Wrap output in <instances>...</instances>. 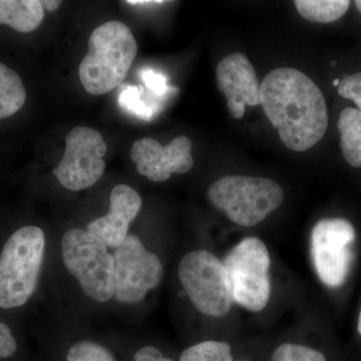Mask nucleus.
<instances>
[{"label":"nucleus","instance_id":"nucleus-1","mask_svg":"<svg viewBox=\"0 0 361 361\" xmlns=\"http://www.w3.org/2000/svg\"><path fill=\"white\" fill-rule=\"evenodd\" d=\"M260 101L280 140L291 151H307L326 133L329 111L322 90L296 68L270 71L260 85Z\"/></svg>","mask_w":361,"mask_h":361},{"label":"nucleus","instance_id":"nucleus-2","mask_svg":"<svg viewBox=\"0 0 361 361\" xmlns=\"http://www.w3.org/2000/svg\"><path fill=\"white\" fill-rule=\"evenodd\" d=\"M137 45L129 26L111 20L90 35L87 52L78 68L85 90L92 96L108 94L123 84L137 56Z\"/></svg>","mask_w":361,"mask_h":361},{"label":"nucleus","instance_id":"nucleus-3","mask_svg":"<svg viewBox=\"0 0 361 361\" xmlns=\"http://www.w3.org/2000/svg\"><path fill=\"white\" fill-rule=\"evenodd\" d=\"M44 233L25 226L13 233L0 254V308L25 305L37 289L44 261Z\"/></svg>","mask_w":361,"mask_h":361},{"label":"nucleus","instance_id":"nucleus-4","mask_svg":"<svg viewBox=\"0 0 361 361\" xmlns=\"http://www.w3.org/2000/svg\"><path fill=\"white\" fill-rule=\"evenodd\" d=\"M209 201L235 224L253 227L277 210L283 189L275 180L247 176H225L208 189Z\"/></svg>","mask_w":361,"mask_h":361},{"label":"nucleus","instance_id":"nucleus-5","mask_svg":"<svg viewBox=\"0 0 361 361\" xmlns=\"http://www.w3.org/2000/svg\"><path fill=\"white\" fill-rule=\"evenodd\" d=\"M61 255L85 295L99 302L114 297V257L101 239L87 230H68L61 240Z\"/></svg>","mask_w":361,"mask_h":361},{"label":"nucleus","instance_id":"nucleus-6","mask_svg":"<svg viewBox=\"0 0 361 361\" xmlns=\"http://www.w3.org/2000/svg\"><path fill=\"white\" fill-rule=\"evenodd\" d=\"M233 301L252 312H260L271 295V259L262 240L247 237L223 261Z\"/></svg>","mask_w":361,"mask_h":361},{"label":"nucleus","instance_id":"nucleus-7","mask_svg":"<svg viewBox=\"0 0 361 361\" xmlns=\"http://www.w3.org/2000/svg\"><path fill=\"white\" fill-rule=\"evenodd\" d=\"M178 275L183 288L199 312L222 317L231 310L229 281L223 261L212 252H190L180 260Z\"/></svg>","mask_w":361,"mask_h":361},{"label":"nucleus","instance_id":"nucleus-8","mask_svg":"<svg viewBox=\"0 0 361 361\" xmlns=\"http://www.w3.org/2000/svg\"><path fill=\"white\" fill-rule=\"evenodd\" d=\"M114 257L115 297L118 302L135 304L160 285L164 268L156 254L147 250L139 237L128 235Z\"/></svg>","mask_w":361,"mask_h":361},{"label":"nucleus","instance_id":"nucleus-9","mask_svg":"<svg viewBox=\"0 0 361 361\" xmlns=\"http://www.w3.org/2000/svg\"><path fill=\"white\" fill-rule=\"evenodd\" d=\"M355 227L348 220L330 218L319 221L311 232L310 251L320 281L330 288L345 282L353 259Z\"/></svg>","mask_w":361,"mask_h":361},{"label":"nucleus","instance_id":"nucleus-10","mask_svg":"<svg viewBox=\"0 0 361 361\" xmlns=\"http://www.w3.org/2000/svg\"><path fill=\"white\" fill-rule=\"evenodd\" d=\"M103 135L87 127H75L66 139V149L54 175L66 189L80 191L96 184L106 170Z\"/></svg>","mask_w":361,"mask_h":361},{"label":"nucleus","instance_id":"nucleus-11","mask_svg":"<svg viewBox=\"0 0 361 361\" xmlns=\"http://www.w3.org/2000/svg\"><path fill=\"white\" fill-rule=\"evenodd\" d=\"M130 156L137 172L153 182H165L172 174H184L194 165L191 140L185 135L176 137L166 147L151 137L137 140Z\"/></svg>","mask_w":361,"mask_h":361},{"label":"nucleus","instance_id":"nucleus-12","mask_svg":"<svg viewBox=\"0 0 361 361\" xmlns=\"http://www.w3.org/2000/svg\"><path fill=\"white\" fill-rule=\"evenodd\" d=\"M217 87L227 97L228 110L233 118H242L246 106H258L260 84L255 68L245 54H230L216 68Z\"/></svg>","mask_w":361,"mask_h":361},{"label":"nucleus","instance_id":"nucleus-13","mask_svg":"<svg viewBox=\"0 0 361 361\" xmlns=\"http://www.w3.org/2000/svg\"><path fill=\"white\" fill-rule=\"evenodd\" d=\"M110 211L104 217L92 221L87 231L102 240L106 246L118 248L127 238L130 224L142 208V198L127 185H118L111 193Z\"/></svg>","mask_w":361,"mask_h":361},{"label":"nucleus","instance_id":"nucleus-14","mask_svg":"<svg viewBox=\"0 0 361 361\" xmlns=\"http://www.w3.org/2000/svg\"><path fill=\"white\" fill-rule=\"evenodd\" d=\"M44 18L39 0H0V25L11 26L18 32L37 30Z\"/></svg>","mask_w":361,"mask_h":361},{"label":"nucleus","instance_id":"nucleus-15","mask_svg":"<svg viewBox=\"0 0 361 361\" xmlns=\"http://www.w3.org/2000/svg\"><path fill=\"white\" fill-rule=\"evenodd\" d=\"M341 133V147L344 159L355 168L361 167V111L344 109L337 123Z\"/></svg>","mask_w":361,"mask_h":361},{"label":"nucleus","instance_id":"nucleus-16","mask_svg":"<svg viewBox=\"0 0 361 361\" xmlns=\"http://www.w3.org/2000/svg\"><path fill=\"white\" fill-rule=\"evenodd\" d=\"M25 99L26 90L20 75L0 63V120L16 115Z\"/></svg>","mask_w":361,"mask_h":361},{"label":"nucleus","instance_id":"nucleus-17","mask_svg":"<svg viewBox=\"0 0 361 361\" xmlns=\"http://www.w3.org/2000/svg\"><path fill=\"white\" fill-rule=\"evenodd\" d=\"M160 99L134 85H125L118 94V104L123 110L142 120L149 121L160 110Z\"/></svg>","mask_w":361,"mask_h":361},{"label":"nucleus","instance_id":"nucleus-18","mask_svg":"<svg viewBox=\"0 0 361 361\" xmlns=\"http://www.w3.org/2000/svg\"><path fill=\"white\" fill-rule=\"evenodd\" d=\"M297 11L305 20L319 23H334L345 14L350 1L346 0H297Z\"/></svg>","mask_w":361,"mask_h":361},{"label":"nucleus","instance_id":"nucleus-19","mask_svg":"<svg viewBox=\"0 0 361 361\" xmlns=\"http://www.w3.org/2000/svg\"><path fill=\"white\" fill-rule=\"evenodd\" d=\"M178 361H237L227 341L198 342L182 351Z\"/></svg>","mask_w":361,"mask_h":361},{"label":"nucleus","instance_id":"nucleus-20","mask_svg":"<svg viewBox=\"0 0 361 361\" xmlns=\"http://www.w3.org/2000/svg\"><path fill=\"white\" fill-rule=\"evenodd\" d=\"M268 361H329L319 349L297 342H284L273 349Z\"/></svg>","mask_w":361,"mask_h":361},{"label":"nucleus","instance_id":"nucleus-21","mask_svg":"<svg viewBox=\"0 0 361 361\" xmlns=\"http://www.w3.org/2000/svg\"><path fill=\"white\" fill-rule=\"evenodd\" d=\"M65 361H116L110 349L97 342H75L66 351Z\"/></svg>","mask_w":361,"mask_h":361},{"label":"nucleus","instance_id":"nucleus-22","mask_svg":"<svg viewBox=\"0 0 361 361\" xmlns=\"http://www.w3.org/2000/svg\"><path fill=\"white\" fill-rule=\"evenodd\" d=\"M141 77L147 90L158 99H163L170 94L171 87L168 84V78L161 73L151 68H145L142 71Z\"/></svg>","mask_w":361,"mask_h":361},{"label":"nucleus","instance_id":"nucleus-23","mask_svg":"<svg viewBox=\"0 0 361 361\" xmlns=\"http://www.w3.org/2000/svg\"><path fill=\"white\" fill-rule=\"evenodd\" d=\"M338 94L351 99L361 111V71L343 78L338 85Z\"/></svg>","mask_w":361,"mask_h":361},{"label":"nucleus","instance_id":"nucleus-24","mask_svg":"<svg viewBox=\"0 0 361 361\" xmlns=\"http://www.w3.org/2000/svg\"><path fill=\"white\" fill-rule=\"evenodd\" d=\"M18 350V343L11 329L4 323H0V358L11 357Z\"/></svg>","mask_w":361,"mask_h":361},{"label":"nucleus","instance_id":"nucleus-25","mask_svg":"<svg viewBox=\"0 0 361 361\" xmlns=\"http://www.w3.org/2000/svg\"><path fill=\"white\" fill-rule=\"evenodd\" d=\"M133 361H176L171 356L166 355L160 348L153 345L142 346L133 355Z\"/></svg>","mask_w":361,"mask_h":361},{"label":"nucleus","instance_id":"nucleus-26","mask_svg":"<svg viewBox=\"0 0 361 361\" xmlns=\"http://www.w3.org/2000/svg\"><path fill=\"white\" fill-rule=\"evenodd\" d=\"M63 2L59 1V0H40V4H42V8L44 11H49V13H54V11H58L61 7Z\"/></svg>","mask_w":361,"mask_h":361},{"label":"nucleus","instance_id":"nucleus-27","mask_svg":"<svg viewBox=\"0 0 361 361\" xmlns=\"http://www.w3.org/2000/svg\"><path fill=\"white\" fill-rule=\"evenodd\" d=\"M126 2L130 4V6L149 7L161 6V4H166V1H151V0H149V1H147V0H128Z\"/></svg>","mask_w":361,"mask_h":361},{"label":"nucleus","instance_id":"nucleus-28","mask_svg":"<svg viewBox=\"0 0 361 361\" xmlns=\"http://www.w3.org/2000/svg\"><path fill=\"white\" fill-rule=\"evenodd\" d=\"M357 329H358V332H360V334L361 336V311L360 313V318H358Z\"/></svg>","mask_w":361,"mask_h":361},{"label":"nucleus","instance_id":"nucleus-29","mask_svg":"<svg viewBox=\"0 0 361 361\" xmlns=\"http://www.w3.org/2000/svg\"><path fill=\"white\" fill-rule=\"evenodd\" d=\"M355 6L357 7L358 11L361 13V0H357V1H355Z\"/></svg>","mask_w":361,"mask_h":361},{"label":"nucleus","instance_id":"nucleus-30","mask_svg":"<svg viewBox=\"0 0 361 361\" xmlns=\"http://www.w3.org/2000/svg\"><path fill=\"white\" fill-rule=\"evenodd\" d=\"M339 82H339V80H334V85H338Z\"/></svg>","mask_w":361,"mask_h":361},{"label":"nucleus","instance_id":"nucleus-31","mask_svg":"<svg viewBox=\"0 0 361 361\" xmlns=\"http://www.w3.org/2000/svg\"><path fill=\"white\" fill-rule=\"evenodd\" d=\"M237 361H253V360H237Z\"/></svg>","mask_w":361,"mask_h":361}]
</instances>
